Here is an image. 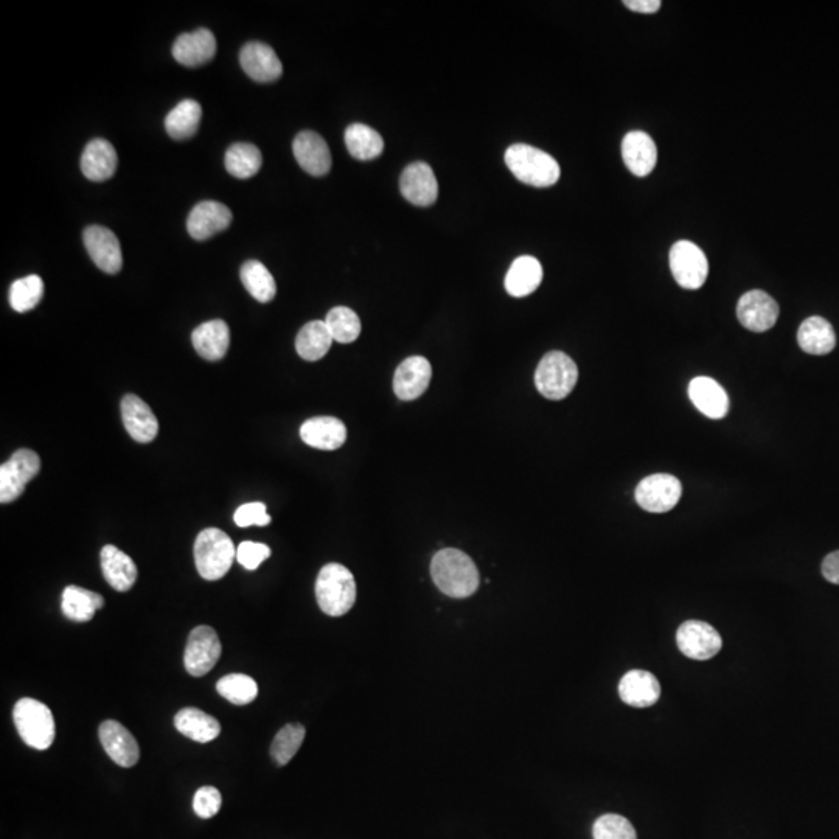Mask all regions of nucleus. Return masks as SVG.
Segmentation results:
<instances>
[{"label":"nucleus","mask_w":839,"mask_h":839,"mask_svg":"<svg viewBox=\"0 0 839 839\" xmlns=\"http://www.w3.org/2000/svg\"><path fill=\"white\" fill-rule=\"evenodd\" d=\"M44 296V282L39 276H28L16 280L10 288V305L18 313H27L41 302Z\"/></svg>","instance_id":"nucleus-41"},{"label":"nucleus","mask_w":839,"mask_h":839,"mask_svg":"<svg viewBox=\"0 0 839 839\" xmlns=\"http://www.w3.org/2000/svg\"><path fill=\"white\" fill-rule=\"evenodd\" d=\"M325 324L335 342L352 344L361 335V321L358 314L347 307H336L325 317Z\"/></svg>","instance_id":"nucleus-39"},{"label":"nucleus","mask_w":839,"mask_h":839,"mask_svg":"<svg viewBox=\"0 0 839 839\" xmlns=\"http://www.w3.org/2000/svg\"><path fill=\"white\" fill-rule=\"evenodd\" d=\"M619 695L628 706L650 707L658 703L661 686L653 673L645 670H631L620 679Z\"/></svg>","instance_id":"nucleus-25"},{"label":"nucleus","mask_w":839,"mask_h":839,"mask_svg":"<svg viewBox=\"0 0 839 839\" xmlns=\"http://www.w3.org/2000/svg\"><path fill=\"white\" fill-rule=\"evenodd\" d=\"M294 156L302 170L311 176H325L331 168V153L324 137L314 131H302L293 143Z\"/></svg>","instance_id":"nucleus-20"},{"label":"nucleus","mask_w":839,"mask_h":839,"mask_svg":"<svg viewBox=\"0 0 839 839\" xmlns=\"http://www.w3.org/2000/svg\"><path fill=\"white\" fill-rule=\"evenodd\" d=\"M234 521L243 529L251 526L265 527L271 524V516L266 512V505L263 502H249L238 507Z\"/></svg>","instance_id":"nucleus-44"},{"label":"nucleus","mask_w":839,"mask_h":839,"mask_svg":"<svg viewBox=\"0 0 839 839\" xmlns=\"http://www.w3.org/2000/svg\"><path fill=\"white\" fill-rule=\"evenodd\" d=\"M505 164L518 181L532 187H551L561 175L560 165L551 154L526 143H515L505 151Z\"/></svg>","instance_id":"nucleus-2"},{"label":"nucleus","mask_w":839,"mask_h":839,"mask_svg":"<svg viewBox=\"0 0 839 839\" xmlns=\"http://www.w3.org/2000/svg\"><path fill=\"white\" fill-rule=\"evenodd\" d=\"M98 737L106 754L117 765L131 768L139 762L140 749L137 740L119 721H103L98 729Z\"/></svg>","instance_id":"nucleus-16"},{"label":"nucleus","mask_w":839,"mask_h":839,"mask_svg":"<svg viewBox=\"0 0 839 839\" xmlns=\"http://www.w3.org/2000/svg\"><path fill=\"white\" fill-rule=\"evenodd\" d=\"M335 342L325 321H313L302 327L296 338V350L305 361H319Z\"/></svg>","instance_id":"nucleus-33"},{"label":"nucleus","mask_w":839,"mask_h":839,"mask_svg":"<svg viewBox=\"0 0 839 839\" xmlns=\"http://www.w3.org/2000/svg\"><path fill=\"white\" fill-rule=\"evenodd\" d=\"M103 606H105V599L97 592L74 585L64 589L61 610L67 619L74 622H89Z\"/></svg>","instance_id":"nucleus-32"},{"label":"nucleus","mask_w":839,"mask_h":839,"mask_svg":"<svg viewBox=\"0 0 839 839\" xmlns=\"http://www.w3.org/2000/svg\"><path fill=\"white\" fill-rule=\"evenodd\" d=\"M235 558L237 549L234 541L223 530L210 527L199 533L195 541V563L204 580L215 582L223 578L232 568Z\"/></svg>","instance_id":"nucleus-4"},{"label":"nucleus","mask_w":839,"mask_h":839,"mask_svg":"<svg viewBox=\"0 0 839 839\" xmlns=\"http://www.w3.org/2000/svg\"><path fill=\"white\" fill-rule=\"evenodd\" d=\"M305 734L307 731L300 723H289L277 732L271 745V756L277 765L283 766L293 760L305 740Z\"/></svg>","instance_id":"nucleus-40"},{"label":"nucleus","mask_w":839,"mask_h":839,"mask_svg":"<svg viewBox=\"0 0 839 839\" xmlns=\"http://www.w3.org/2000/svg\"><path fill=\"white\" fill-rule=\"evenodd\" d=\"M401 195L418 207L432 206L439 196L434 171L425 162H414L404 168L400 178Z\"/></svg>","instance_id":"nucleus-14"},{"label":"nucleus","mask_w":839,"mask_h":839,"mask_svg":"<svg viewBox=\"0 0 839 839\" xmlns=\"http://www.w3.org/2000/svg\"><path fill=\"white\" fill-rule=\"evenodd\" d=\"M578 380L577 364L563 352L543 356L535 372V386L549 400H563L574 390Z\"/></svg>","instance_id":"nucleus-6"},{"label":"nucleus","mask_w":839,"mask_h":839,"mask_svg":"<svg viewBox=\"0 0 839 839\" xmlns=\"http://www.w3.org/2000/svg\"><path fill=\"white\" fill-rule=\"evenodd\" d=\"M316 599L327 616L341 617L349 613L356 602V582L352 572L338 563L324 566L317 575Z\"/></svg>","instance_id":"nucleus-3"},{"label":"nucleus","mask_w":839,"mask_h":839,"mask_svg":"<svg viewBox=\"0 0 839 839\" xmlns=\"http://www.w3.org/2000/svg\"><path fill=\"white\" fill-rule=\"evenodd\" d=\"M221 642L212 627H196L188 636L184 664L190 675L204 676L220 661Z\"/></svg>","instance_id":"nucleus-10"},{"label":"nucleus","mask_w":839,"mask_h":839,"mask_svg":"<svg viewBox=\"0 0 839 839\" xmlns=\"http://www.w3.org/2000/svg\"><path fill=\"white\" fill-rule=\"evenodd\" d=\"M300 439L316 450H338L347 440V428L336 417H314L303 423Z\"/></svg>","instance_id":"nucleus-23"},{"label":"nucleus","mask_w":839,"mask_h":839,"mask_svg":"<svg viewBox=\"0 0 839 839\" xmlns=\"http://www.w3.org/2000/svg\"><path fill=\"white\" fill-rule=\"evenodd\" d=\"M676 644L687 658L707 661L720 653L723 641L712 625L701 620H687L678 628Z\"/></svg>","instance_id":"nucleus-11"},{"label":"nucleus","mask_w":839,"mask_h":839,"mask_svg":"<svg viewBox=\"0 0 839 839\" xmlns=\"http://www.w3.org/2000/svg\"><path fill=\"white\" fill-rule=\"evenodd\" d=\"M119 165V156L111 143L105 139H94L84 148L81 156V170L89 181H108Z\"/></svg>","instance_id":"nucleus-26"},{"label":"nucleus","mask_w":839,"mask_h":839,"mask_svg":"<svg viewBox=\"0 0 839 839\" xmlns=\"http://www.w3.org/2000/svg\"><path fill=\"white\" fill-rule=\"evenodd\" d=\"M345 145L358 161H372L384 151L383 137L363 123H353L345 129Z\"/></svg>","instance_id":"nucleus-34"},{"label":"nucleus","mask_w":839,"mask_h":839,"mask_svg":"<svg viewBox=\"0 0 839 839\" xmlns=\"http://www.w3.org/2000/svg\"><path fill=\"white\" fill-rule=\"evenodd\" d=\"M241 282L248 293L260 303L271 302L277 294L276 280L263 263L249 260L241 266Z\"/></svg>","instance_id":"nucleus-36"},{"label":"nucleus","mask_w":839,"mask_h":839,"mask_svg":"<svg viewBox=\"0 0 839 839\" xmlns=\"http://www.w3.org/2000/svg\"><path fill=\"white\" fill-rule=\"evenodd\" d=\"M84 246L92 262L106 272L117 274L123 266L122 248L119 238L108 227L89 226L83 234Z\"/></svg>","instance_id":"nucleus-13"},{"label":"nucleus","mask_w":839,"mask_h":839,"mask_svg":"<svg viewBox=\"0 0 839 839\" xmlns=\"http://www.w3.org/2000/svg\"><path fill=\"white\" fill-rule=\"evenodd\" d=\"M244 72L258 83H272L283 74L282 61L272 47L263 42H248L240 52Z\"/></svg>","instance_id":"nucleus-17"},{"label":"nucleus","mask_w":839,"mask_h":839,"mask_svg":"<svg viewBox=\"0 0 839 839\" xmlns=\"http://www.w3.org/2000/svg\"><path fill=\"white\" fill-rule=\"evenodd\" d=\"M798 342L808 355H829L836 345L835 330L824 317H808L799 327Z\"/></svg>","instance_id":"nucleus-30"},{"label":"nucleus","mask_w":839,"mask_h":839,"mask_svg":"<svg viewBox=\"0 0 839 839\" xmlns=\"http://www.w3.org/2000/svg\"><path fill=\"white\" fill-rule=\"evenodd\" d=\"M232 224V212L221 202L202 201L188 215L187 230L196 241H204L220 234Z\"/></svg>","instance_id":"nucleus-15"},{"label":"nucleus","mask_w":839,"mask_h":839,"mask_svg":"<svg viewBox=\"0 0 839 839\" xmlns=\"http://www.w3.org/2000/svg\"><path fill=\"white\" fill-rule=\"evenodd\" d=\"M202 108L198 101L184 100L165 119L168 136L175 140H187L195 136L201 122Z\"/></svg>","instance_id":"nucleus-35"},{"label":"nucleus","mask_w":839,"mask_h":839,"mask_svg":"<svg viewBox=\"0 0 839 839\" xmlns=\"http://www.w3.org/2000/svg\"><path fill=\"white\" fill-rule=\"evenodd\" d=\"M622 157L634 176L645 178L652 173L658 162L655 140L644 131H631L622 142Z\"/></svg>","instance_id":"nucleus-22"},{"label":"nucleus","mask_w":839,"mask_h":839,"mask_svg":"<svg viewBox=\"0 0 839 839\" xmlns=\"http://www.w3.org/2000/svg\"><path fill=\"white\" fill-rule=\"evenodd\" d=\"M122 418L126 432L139 443H151L159 434V422L142 398L128 394L122 400Z\"/></svg>","instance_id":"nucleus-19"},{"label":"nucleus","mask_w":839,"mask_h":839,"mask_svg":"<svg viewBox=\"0 0 839 839\" xmlns=\"http://www.w3.org/2000/svg\"><path fill=\"white\" fill-rule=\"evenodd\" d=\"M594 839H638L636 830L624 816H600L592 829Z\"/></svg>","instance_id":"nucleus-42"},{"label":"nucleus","mask_w":839,"mask_h":839,"mask_svg":"<svg viewBox=\"0 0 839 839\" xmlns=\"http://www.w3.org/2000/svg\"><path fill=\"white\" fill-rule=\"evenodd\" d=\"M226 170L237 179H249L262 168V151L252 143H234L226 153Z\"/></svg>","instance_id":"nucleus-37"},{"label":"nucleus","mask_w":839,"mask_h":839,"mask_svg":"<svg viewBox=\"0 0 839 839\" xmlns=\"http://www.w3.org/2000/svg\"><path fill=\"white\" fill-rule=\"evenodd\" d=\"M683 495V485L672 474L645 477L636 488V502L645 512L665 513L672 510Z\"/></svg>","instance_id":"nucleus-9"},{"label":"nucleus","mask_w":839,"mask_h":839,"mask_svg":"<svg viewBox=\"0 0 839 839\" xmlns=\"http://www.w3.org/2000/svg\"><path fill=\"white\" fill-rule=\"evenodd\" d=\"M175 728L187 739L198 743H209L221 732L220 721L196 707H185L175 717Z\"/></svg>","instance_id":"nucleus-31"},{"label":"nucleus","mask_w":839,"mask_h":839,"mask_svg":"<svg viewBox=\"0 0 839 839\" xmlns=\"http://www.w3.org/2000/svg\"><path fill=\"white\" fill-rule=\"evenodd\" d=\"M271 557V549L266 544L243 541L237 549V560L248 571L255 569Z\"/></svg>","instance_id":"nucleus-45"},{"label":"nucleus","mask_w":839,"mask_h":839,"mask_svg":"<svg viewBox=\"0 0 839 839\" xmlns=\"http://www.w3.org/2000/svg\"><path fill=\"white\" fill-rule=\"evenodd\" d=\"M173 56L185 67H199L213 60L216 53V39L207 28L184 33L173 44Z\"/></svg>","instance_id":"nucleus-21"},{"label":"nucleus","mask_w":839,"mask_h":839,"mask_svg":"<svg viewBox=\"0 0 839 839\" xmlns=\"http://www.w3.org/2000/svg\"><path fill=\"white\" fill-rule=\"evenodd\" d=\"M192 342L201 358L207 361H220L229 350V325L221 319L201 324L193 330Z\"/></svg>","instance_id":"nucleus-28"},{"label":"nucleus","mask_w":839,"mask_h":839,"mask_svg":"<svg viewBox=\"0 0 839 839\" xmlns=\"http://www.w3.org/2000/svg\"><path fill=\"white\" fill-rule=\"evenodd\" d=\"M822 574L830 583L839 585V551L827 555L826 560L822 563Z\"/></svg>","instance_id":"nucleus-46"},{"label":"nucleus","mask_w":839,"mask_h":839,"mask_svg":"<svg viewBox=\"0 0 839 839\" xmlns=\"http://www.w3.org/2000/svg\"><path fill=\"white\" fill-rule=\"evenodd\" d=\"M431 575L437 588L454 599L473 596L481 583L474 561L457 549L437 552L432 558Z\"/></svg>","instance_id":"nucleus-1"},{"label":"nucleus","mask_w":839,"mask_h":839,"mask_svg":"<svg viewBox=\"0 0 839 839\" xmlns=\"http://www.w3.org/2000/svg\"><path fill=\"white\" fill-rule=\"evenodd\" d=\"M624 5L638 13L650 14L656 13L662 4L659 0H625Z\"/></svg>","instance_id":"nucleus-47"},{"label":"nucleus","mask_w":839,"mask_h":839,"mask_svg":"<svg viewBox=\"0 0 839 839\" xmlns=\"http://www.w3.org/2000/svg\"><path fill=\"white\" fill-rule=\"evenodd\" d=\"M221 793L215 787H202L196 791L193 799V810L202 819H210L218 815L221 808Z\"/></svg>","instance_id":"nucleus-43"},{"label":"nucleus","mask_w":839,"mask_h":839,"mask_svg":"<svg viewBox=\"0 0 839 839\" xmlns=\"http://www.w3.org/2000/svg\"><path fill=\"white\" fill-rule=\"evenodd\" d=\"M670 269L679 286L700 289L709 276V262L703 249L692 241L681 240L673 244L669 255Z\"/></svg>","instance_id":"nucleus-7"},{"label":"nucleus","mask_w":839,"mask_h":839,"mask_svg":"<svg viewBox=\"0 0 839 839\" xmlns=\"http://www.w3.org/2000/svg\"><path fill=\"white\" fill-rule=\"evenodd\" d=\"M689 397L695 408L707 418L718 420L729 412V397L726 390L707 376L693 378L689 384Z\"/></svg>","instance_id":"nucleus-24"},{"label":"nucleus","mask_w":839,"mask_h":839,"mask_svg":"<svg viewBox=\"0 0 839 839\" xmlns=\"http://www.w3.org/2000/svg\"><path fill=\"white\" fill-rule=\"evenodd\" d=\"M13 720L25 745L39 751L52 746L56 735L55 718L46 704L33 698H22L14 706Z\"/></svg>","instance_id":"nucleus-5"},{"label":"nucleus","mask_w":839,"mask_h":839,"mask_svg":"<svg viewBox=\"0 0 839 839\" xmlns=\"http://www.w3.org/2000/svg\"><path fill=\"white\" fill-rule=\"evenodd\" d=\"M221 697L235 706H246L257 698L258 686L255 679L243 673H232L221 678L216 684Z\"/></svg>","instance_id":"nucleus-38"},{"label":"nucleus","mask_w":839,"mask_h":839,"mask_svg":"<svg viewBox=\"0 0 839 839\" xmlns=\"http://www.w3.org/2000/svg\"><path fill=\"white\" fill-rule=\"evenodd\" d=\"M41 470V459L32 450H18L0 467V502L10 504L21 498L25 485Z\"/></svg>","instance_id":"nucleus-8"},{"label":"nucleus","mask_w":839,"mask_h":839,"mask_svg":"<svg viewBox=\"0 0 839 839\" xmlns=\"http://www.w3.org/2000/svg\"><path fill=\"white\" fill-rule=\"evenodd\" d=\"M100 558L101 571L115 591L126 592L133 588L137 580V566L133 558L111 544L101 549Z\"/></svg>","instance_id":"nucleus-27"},{"label":"nucleus","mask_w":839,"mask_h":839,"mask_svg":"<svg viewBox=\"0 0 839 839\" xmlns=\"http://www.w3.org/2000/svg\"><path fill=\"white\" fill-rule=\"evenodd\" d=\"M432 367L423 356H411L398 366L394 376V392L400 400L412 401L422 397L429 387Z\"/></svg>","instance_id":"nucleus-18"},{"label":"nucleus","mask_w":839,"mask_h":839,"mask_svg":"<svg viewBox=\"0 0 839 839\" xmlns=\"http://www.w3.org/2000/svg\"><path fill=\"white\" fill-rule=\"evenodd\" d=\"M779 305L776 300L760 289H752L740 297L737 317L740 324L749 331L763 333L771 330L779 319Z\"/></svg>","instance_id":"nucleus-12"},{"label":"nucleus","mask_w":839,"mask_h":839,"mask_svg":"<svg viewBox=\"0 0 839 839\" xmlns=\"http://www.w3.org/2000/svg\"><path fill=\"white\" fill-rule=\"evenodd\" d=\"M543 282V266L530 255L516 258L505 276V289L513 297H526Z\"/></svg>","instance_id":"nucleus-29"}]
</instances>
